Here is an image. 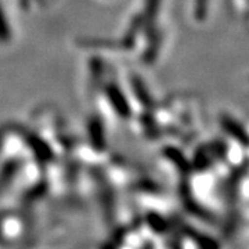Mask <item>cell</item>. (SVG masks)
<instances>
[{
    "instance_id": "obj_1",
    "label": "cell",
    "mask_w": 249,
    "mask_h": 249,
    "mask_svg": "<svg viewBox=\"0 0 249 249\" xmlns=\"http://www.w3.org/2000/svg\"><path fill=\"white\" fill-rule=\"evenodd\" d=\"M107 94L112 107L115 108V111L122 116V118H127L130 115V107L127 104V101L124 100V94L121 93V90L115 88V86H109L107 89Z\"/></svg>"
},
{
    "instance_id": "obj_2",
    "label": "cell",
    "mask_w": 249,
    "mask_h": 249,
    "mask_svg": "<svg viewBox=\"0 0 249 249\" xmlns=\"http://www.w3.org/2000/svg\"><path fill=\"white\" fill-rule=\"evenodd\" d=\"M222 124H223V127H224L229 133L231 134L235 140H238L240 142H242L244 145H249L248 134H247V132L244 130V127H242L241 124H237L234 119L229 118V116H223Z\"/></svg>"
},
{
    "instance_id": "obj_3",
    "label": "cell",
    "mask_w": 249,
    "mask_h": 249,
    "mask_svg": "<svg viewBox=\"0 0 249 249\" xmlns=\"http://www.w3.org/2000/svg\"><path fill=\"white\" fill-rule=\"evenodd\" d=\"M90 136H91V142L93 147H96L97 150L104 148V133H103V126L100 124V121H93L90 126Z\"/></svg>"
},
{
    "instance_id": "obj_4",
    "label": "cell",
    "mask_w": 249,
    "mask_h": 249,
    "mask_svg": "<svg viewBox=\"0 0 249 249\" xmlns=\"http://www.w3.org/2000/svg\"><path fill=\"white\" fill-rule=\"evenodd\" d=\"M133 89L136 96L139 97V100L142 101V104H144L145 107H148L151 104V96L148 94V91L145 89V86L142 85V82L137 78L133 79Z\"/></svg>"
},
{
    "instance_id": "obj_5",
    "label": "cell",
    "mask_w": 249,
    "mask_h": 249,
    "mask_svg": "<svg viewBox=\"0 0 249 249\" xmlns=\"http://www.w3.org/2000/svg\"><path fill=\"white\" fill-rule=\"evenodd\" d=\"M11 37V29H10L7 18L4 16V11L0 6V42H7Z\"/></svg>"
},
{
    "instance_id": "obj_6",
    "label": "cell",
    "mask_w": 249,
    "mask_h": 249,
    "mask_svg": "<svg viewBox=\"0 0 249 249\" xmlns=\"http://www.w3.org/2000/svg\"><path fill=\"white\" fill-rule=\"evenodd\" d=\"M196 17L198 18H202L204 17V14L206 13V0H198L196 1Z\"/></svg>"
},
{
    "instance_id": "obj_7",
    "label": "cell",
    "mask_w": 249,
    "mask_h": 249,
    "mask_svg": "<svg viewBox=\"0 0 249 249\" xmlns=\"http://www.w3.org/2000/svg\"><path fill=\"white\" fill-rule=\"evenodd\" d=\"M1 142H3V133L0 132V147H1Z\"/></svg>"
}]
</instances>
